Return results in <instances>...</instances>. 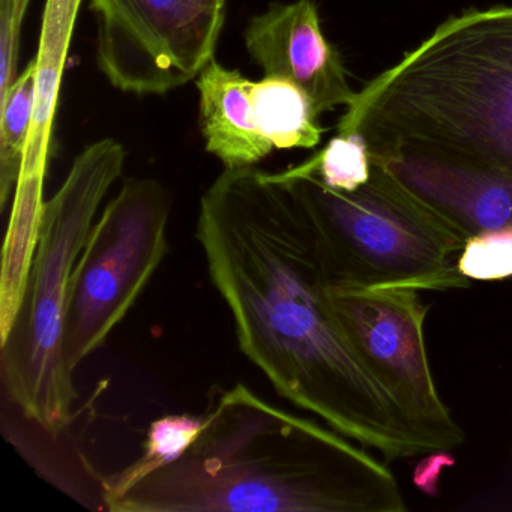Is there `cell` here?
<instances>
[{"instance_id":"9","label":"cell","mask_w":512,"mask_h":512,"mask_svg":"<svg viewBox=\"0 0 512 512\" xmlns=\"http://www.w3.org/2000/svg\"><path fill=\"white\" fill-rule=\"evenodd\" d=\"M244 41L263 77L295 83L319 115L350 106L355 98L343 59L323 34L313 0L274 2L248 22Z\"/></svg>"},{"instance_id":"3","label":"cell","mask_w":512,"mask_h":512,"mask_svg":"<svg viewBox=\"0 0 512 512\" xmlns=\"http://www.w3.org/2000/svg\"><path fill=\"white\" fill-rule=\"evenodd\" d=\"M337 133L512 182V7L449 17L356 92Z\"/></svg>"},{"instance_id":"8","label":"cell","mask_w":512,"mask_h":512,"mask_svg":"<svg viewBox=\"0 0 512 512\" xmlns=\"http://www.w3.org/2000/svg\"><path fill=\"white\" fill-rule=\"evenodd\" d=\"M97 64L125 94L164 95L193 82L212 61L226 10L193 0H91Z\"/></svg>"},{"instance_id":"5","label":"cell","mask_w":512,"mask_h":512,"mask_svg":"<svg viewBox=\"0 0 512 512\" xmlns=\"http://www.w3.org/2000/svg\"><path fill=\"white\" fill-rule=\"evenodd\" d=\"M325 229L352 286L445 292L470 284L458 271L464 239L373 164L352 193L326 187L307 163L284 170Z\"/></svg>"},{"instance_id":"20","label":"cell","mask_w":512,"mask_h":512,"mask_svg":"<svg viewBox=\"0 0 512 512\" xmlns=\"http://www.w3.org/2000/svg\"><path fill=\"white\" fill-rule=\"evenodd\" d=\"M16 2V17L19 20L20 25L25 22L26 13H28L29 4L31 0H14Z\"/></svg>"},{"instance_id":"6","label":"cell","mask_w":512,"mask_h":512,"mask_svg":"<svg viewBox=\"0 0 512 512\" xmlns=\"http://www.w3.org/2000/svg\"><path fill=\"white\" fill-rule=\"evenodd\" d=\"M170 211L161 182L131 178L95 221L68 293L64 361L71 373L106 343L166 259Z\"/></svg>"},{"instance_id":"13","label":"cell","mask_w":512,"mask_h":512,"mask_svg":"<svg viewBox=\"0 0 512 512\" xmlns=\"http://www.w3.org/2000/svg\"><path fill=\"white\" fill-rule=\"evenodd\" d=\"M254 118L265 139L277 151L314 149L325 128L310 97L295 83L263 77L251 89Z\"/></svg>"},{"instance_id":"4","label":"cell","mask_w":512,"mask_h":512,"mask_svg":"<svg viewBox=\"0 0 512 512\" xmlns=\"http://www.w3.org/2000/svg\"><path fill=\"white\" fill-rule=\"evenodd\" d=\"M124 164V146L113 139L98 140L77 155L61 188L44 205L25 298L10 335L0 343L8 397L50 433L70 422L77 400L74 374L64 361L71 278Z\"/></svg>"},{"instance_id":"14","label":"cell","mask_w":512,"mask_h":512,"mask_svg":"<svg viewBox=\"0 0 512 512\" xmlns=\"http://www.w3.org/2000/svg\"><path fill=\"white\" fill-rule=\"evenodd\" d=\"M35 110V61L0 103V206L5 209L22 175Z\"/></svg>"},{"instance_id":"11","label":"cell","mask_w":512,"mask_h":512,"mask_svg":"<svg viewBox=\"0 0 512 512\" xmlns=\"http://www.w3.org/2000/svg\"><path fill=\"white\" fill-rule=\"evenodd\" d=\"M200 95V128L206 151L224 169L256 166L275 151L254 118L253 82L241 71L212 59L196 79Z\"/></svg>"},{"instance_id":"12","label":"cell","mask_w":512,"mask_h":512,"mask_svg":"<svg viewBox=\"0 0 512 512\" xmlns=\"http://www.w3.org/2000/svg\"><path fill=\"white\" fill-rule=\"evenodd\" d=\"M83 0H46L35 61V110L22 175H47L53 121Z\"/></svg>"},{"instance_id":"10","label":"cell","mask_w":512,"mask_h":512,"mask_svg":"<svg viewBox=\"0 0 512 512\" xmlns=\"http://www.w3.org/2000/svg\"><path fill=\"white\" fill-rule=\"evenodd\" d=\"M371 161L464 241L512 226L511 181L428 158L394 155Z\"/></svg>"},{"instance_id":"1","label":"cell","mask_w":512,"mask_h":512,"mask_svg":"<svg viewBox=\"0 0 512 512\" xmlns=\"http://www.w3.org/2000/svg\"><path fill=\"white\" fill-rule=\"evenodd\" d=\"M196 239L239 349L280 397L386 461L430 452L341 331L328 290L349 275L283 173L224 169L200 199Z\"/></svg>"},{"instance_id":"17","label":"cell","mask_w":512,"mask_h":512,"mask_svg":"<svg viewBox=\"0 0 512 512\" xmlns=\"http://www.w3.org/2000/svg\"><path fill=\"white\" fill-rule=\"evenodd\" d=\"M458 271L469 281L512 277V226L467 239L458 257Z\"/></svg>"},{"instance_id":"2","label":"cell","mask_w":512,"mask_h":512,"mask_svg":"<svg viewBox=\"0 0 512 512\" xmlns=\"http://www.w3.org/2000/svg\"><path fill=\"white\" fill-rule=\"evenodd\" d=\"M112 512H404L365 446L244 383L215 395L187 451L106 503Z\"/></svg>"},{"instance_id":"21","label":"cell","mask_w":512,"mask_h":512,"mask_svg":"<svg viewBox=\"0 0 512 512\" xmlns=\"http://www.w3.org/2000/svg\"><path fill=\"white\" fill-rule=\"evenodd\" d=\"M196 4L203 7L214 8V10H224L227 0H193Z\"/></svg>"},{"instance_id":"19","label":"cell","mask_w":512,"mask_h":512,"mask_svg":"<svg viewBox=\"0 0 512 512\" xmlns=\"http://www.w3.org/2000/svg\"><path fill=\"white\" fill-rule=\"evenodd\" d=\"M451 451H430L413 470V485L427 496H439L440 476L443 470L454 466Z\"/></svg>"},{"instance_id":"18","label":"cell","mask_w":512,"mask_h":512,"mask_svg":"<svg viewBox=\"0 0 512 512\" xmlns=\"http://www.w3.org/2000/svg\"><path fill=\"white\" fill-rule=\"evenodd\" d=\"M22 28L16 17V2L0 0V103L19 77L17 59Z\"/></svg>"},{"instance_id":"15","label":"cell","mask_w":512,"mask_h":512,"mask_svg":"<svg viewBox=\"0 0 512 512\" xmlns=\"http://www.w3.org/2000/svg\"><path fill=\"white\" fill-rule=\"evenodd\" d=\"M202 428V419L191 415H169L152 422L145 452L131 466L103 481V499L109 503L160 467L181 457Z\"/></svg>"},{"instance_id":"16","label":"cell","mask_w":512,"mask_h":512,"mask_svg":"<svg viewBox=\"0 0 512 512\" xmlns=\"http://www.w3.org/2000/svg\"><path fill=\"white\" fill-rule=\"evenodd\" d=\"M326 187L352 193L373 175V161L367 143L356 134L332 137L328 145L305 161Z\"/></svg>"},{"instance_id":"7","label":"cell","mask_w":512,"mask_h":512,"mask_svg":"<svg viewBox=\"0 0 512 512\" xmlns=\"http://www.w3.org/2000/svg\"><path fill=\"white\" fill-rule=\"evenodd\" d=\"M409 287H329L332 313L365 367L400 407L430 451L464 442L437 391L425 349L427 307Z\"/></svg>"}]
</instances>
